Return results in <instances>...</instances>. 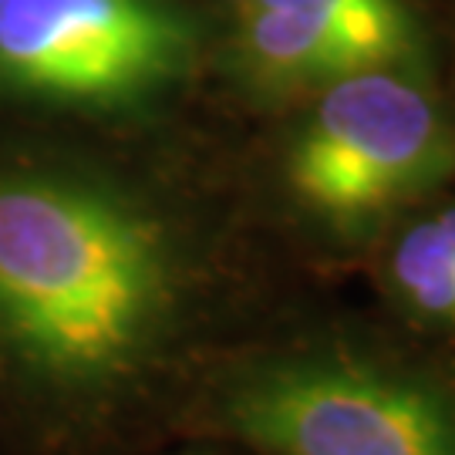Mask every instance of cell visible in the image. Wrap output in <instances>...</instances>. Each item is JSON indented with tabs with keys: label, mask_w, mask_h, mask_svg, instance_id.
Listing matches in <instances>:
<instances>
[{
	"label": "cell",
	"mask_w": 455,
	"mask_h": 455,
	"mask_svg": "<svg viewBox=\"0 0 455 455\" xmlns=\"http://www.w3.org/2000/svg\"><path fill=\"white\" fill-rule=\"evenodd\" d=\"M287 310L203 193L0 165V408L48 449L182 439L212 368Z\"/></svg>",
	"instance_id": "1"
},
{
	"label": "cell",
	"mask_w": 455,
	"mask_h": 455,
	"mask_svg": "<svg viewBox=\"0 0 455 455\" xmlns=\"http://www.w3.org/2000/svg\"><path fill=\"white\" fill-rule=\"evenodd\" d=\"M182 439L253 455H455V347L378 307H293L212 368Z\"/></svg>",
	"instance_id": "2"
},
{
	"label": "cell",
	"mask_w": 455,
	"mask_h": 455,
	"mask_svg": "<svg viewBox=\"0 0 455 455\" xmlns=\"http://www.w3.org/2000/svg\"><path fill=\"white\" fill-rule=\"evenodd\" d=\"M455 182V92L368 68L297 98L263 169L274 227L317 270H358L385 229Z\"/></svg>",
	"instance_id": "3"
},
{
	"label": "cell",
	"mask_w": 455,
	"mask_h": 455,
	"mask_svg": "<svg viewBox=\"0 0 455 455\" xmlns=\"http://www.w3.org/2000/svg\"><path fill=\"white\" fill-rule=\"evenodd\" d=\"M193 58V20L165 0H0V82L24 95L139 105Z\"/></svg>",
	"instance_id": "4"
},
{
	"label": "cell",
	"mask_w": 455,
	"mask_h": 455,
	"mask_svg": "<svg viewBox=\"0 0 455 455\" xmlns=\"http://www.w3.org/2000/svg\"><path fill=\"white\" fill-rule=\"evenodd\" d=\"M378 310L425 341L455 347V182L425 196L364 253Z\"/></svg>",
	"instance_id": "5"
},
{
	"label": "cell",
	"mask_w": 455,
	"mask_h": 455,
	"mask_svg": "<svg viewBox=\"0 0 455 455\" xmlns=\"http://www.w3.org/2000/svg\"><path fill=\"white\" fill-rule=\"evenodd\" d=\"M243 4V0H240ZM324 20L378 68L435 71V44L415 0H257Z\"/></svg>",
	"instance_id": "6"
},
{
	"label": "cell",
	"mask_w": 455,
	"mask_h": 455,
	"mask_svg": "<svg viewBox=\"0 0 455 455\" xmlns=\"http://www.w3.org/2000/svg\"><path fill=\"white\" fill-rule=\"evenodd\" d=\"M176 455H233V445L212 442V439H189V445Z\"/></svg>",
	"instance_id": "7"
},
{
	"label": "cell",
	"mask_w": 455,
	"mask_h": 455,
	"mask_svg": "<svg viewBox=\"0 0 455 455\" xmlns=\"http://www.w3.org/2000/svg\"><path fill=\"white\" fill-rule=\"evenodd\" d=\"M229 4H240V0H229Z\"/></svg>",
	"instance_id": "8"
}]
</instances>
